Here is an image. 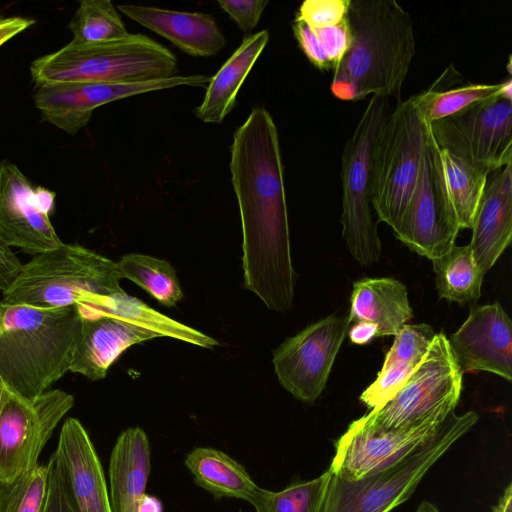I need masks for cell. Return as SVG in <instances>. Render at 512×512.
<instances>
[{
  "label": "cell",
  "mask_w": 512,
  "mask_h": 512,
  "mask_svg": "<svg viewBox=\"0 0 512 512\" xmlns=\"http://www.w3.org/2000/svg\"><path fill=\"white\" fill-rule=\"evenodd\" d=\"M210 78L193 74L140 83H47L36 86L34 102L45 121L74 135L89 123L94 110L102 105L178 86L207 87Z\"/></svg>",
  "instance_id": "obj_14"
},
{
  "label": "cell",
  "mask_w": 512,
  "mask_h": 512,
  "mask_svg": "<svg viewBox=\"0 0 512 512\" xmlns=\"http://www.w3.org/2000/svg\"><path fill=\"white\" fill-rule=\"evenodd\" d=\"M47 484V464H38L13 481H0V512H41Z\"/></svg>",
  "instance_id": "obj_33"
},
{
  "label": "cell",
  "mask_w": 512,
  "mask_h": 512,
  "mask_svg": "<svg viewBox=\"0 0 512 512\" xmlns=\"http://www.w3.org/2000/svg\"><path fill=\"white\" fill-rule=\"evenodd\" d=\"M429 128L439 149L489 174L512 163V99L476 102Z\"/></svg>",
  "instance_id": "obj_10"
},
{
  "label": "cell",
  "mask_w": 512,
  "mask_h": 512,
  "mask_svg": "<svg viewBox=\"0 0 512 512\" xmlns=\"http://www.w3.org/2000/svg\"><path fill=\"white\" fill-rule=\"evenodd\" d=\"M219 7L228 14L243 32L253 30L266 8V0H219Z\"/></svg>",
  "instance_id": "obj_37"
},
{
  "label": "cell",
  "mask_w": 512,
  "mask_h": 512,
  "mask_svg": "<svg viewBox=\"0 0 512 512\" xmlns=\"http://www.w3.org/2000/svg\"><path fill=\"white\" fill-rule=\"evenodd\" d=\"M388 114V98L372 96L341 157L342 236L350 254L363 266L376 263L382 253L372 214L371 173L376 142Z\"/></svg>",
  "instance_id": "obj_8"
},
{
  "label": "cell",
  "mask_w": 512,
  "mask_h": 512,
  "mask_svg": "<svg viewBox=\"0 0 512 512\" xmlns=\"http://www.w3.org/2000/svg\"><path fill=\"white\" fill-rule=\"evenodd\" d=\"M431 261L439 298L460 305L475 303L480 298L484 275L469 245L454 244L447 253Z\"/></svg>",
  "instance_id": "obj_28"
},
{
  "label": "cell",
  "mask_w": 512,
  "mask_h": 512,
  "mask_svg": "<svg viewBox=\"0 0 512 512\" xmlns=\"http://www.w3.org/2000/svg\"><path fill=\"white\" fill-rule=\"evenodd\" d=\"M351 0H306L300 5L295 19L312 28L337 25L344 21Z\"/></svg>",
  "instance_id": "obj_36"
},
{
  "label": "cell",
  "mask_w": 512,
  "mask_h": 512,
  "mask_svg": "<svg viewBox=\"0 0 512 512\" xmlns=\"http://www.w3.org/2000/svg\"><path fill=\"white\" fill-rule=\"evenodd\" d=\"M113 260L78 244L34 255L4 291L3 301L40 308L78 307L92 295L124 293Z\"/></svg>",
  "instance_id": "obj_5"
},
{
  "label": "cell",
  "mask_w": 512,
  "mask_h": 512,
  "mask_svg": "<svg viewBox=\"0 0 512 512\" xmlns=\"http://www.w3.org/2000/svg\"><path fill=\"white\" fill-rule=\"evenodd\" d=\"M48 484L41 512H74L67 498L60 469L54 453L48 463Z\"/></svg>",
  "instance_id": "obj_38"
},
{
  "label": "cell",
  "mask_w": 512,
  "mask_h": 512,
  "mask_svg": "<svg viewBox=\"0 0 512 512\" xmlns=\"http://www.w3.org/2000/svg\"><path fill=\"white\" fill-rule=\"evenodd\" d=\"M117 9L194 57L215 56L227 44L214 17L207 13L134 4H120Z\"/></svg>",
  "instance_id": "obj_21"
},
{
  "label": "cell",
  "mask_w": 512,
  "mask_h": 512,
  "mask_svg": "<svg viewBox=\"0 0 512 512\" xmlns=\"http://www.w3.org/2000/svg\"><path fill=\"white\" fill-rule=\"evenodd\" d=\"M478 419L474 411L453 412L432 437L398 462L357 480L332 474L323 512H390L410 498L429 469Z\"/></svg>",
  "instance_id": "obj_6"
},
{
  "label": "cell",
  "mask_w": 512,
  "mask_h": 512,
  "mask_svg": "<svg viewBox=\"0 0 512 512\" xmlns=\"http://www.w3.org/2000/svg\"><path fill=\"white\" fill-rule=\"evenodd\" d=\"M22 263L11 247L0 240V291L3 293L14 282Z\"/></svg>",
  "instance_id": "obj_39"
},
{
  "label": "cell",
  "mask_w": 512,
  "mask_h": 512,
  "mask_svg": "<svg viewBox=\"0 0 512 512\" xmlns=\"http://www.w3.org/2000/svg\"><path fill=\"white\" fill-rule=\"evenodd\" d=\"M459 230L443 187L438 146L429 128L419 176L394 233L412 251L433 260L451 249Z\"/></svg>",
  "instance_id": "obj_13"
},
{
  "label": "cell",
  "mask_w": 512,
  "mask_h": 512,
  "mask_svg": "<svg viewBox=\"0 0 512 512\" xmlns=\"http://www.w3.org/2000/svg\"><path fill=\"white\" fill-rule=\"evenodd\" d=\"M35 23L34 19L21 16H0V47L14 36L25 31Z\"/></svg>",
  "instance_id": "obj_40"
},
{
  "label": "cell",
  "mask_w": 512,
  "mask_h": 512,
  "mask_svg": "<svg viewBox=\"0 0 512 512\" xmlns=\"http://www.w3.org/2000/svg\"><path fill=\"white\" fill-rule=\"evenodd\" d=\"M497 95L512 99L510 76L496 84H467L455 88H445L438 78L429 89L412 98L424 120L430 124Z\"/></svg>",
  "instance_id": "obj_27"
},
{
  "label": "cell",
  "mask_w": 512,
  "mask_h": 512,
  "mask_svg": "<svg viewBox=\"0 0 512 512\" xmlns=\"http://www.w3.org/2000/svg\"><path fill=\"white\" fill-rule=\"evenodd\" d=\"M415 369L400 362L383 364L375 381L360 395V401L371 410L384 405L399 392Z\"/></svg>",
  "instance_id": "obj_35"
},
{
  "label": "cell",
  "mask_w": 512,
  "mask_h": 512,
  "mask_svg": "<svg viewBox=\"0 0 512 512\" xmlns=\"http://www.w3.org/2000/svg\"><path fill=\"white\" fill-rule=\"evenodd\" d=\"M81 325L74 306L40 308L0 300V376L8 390L33 398L70 371Z\"/></svg>",
  "instance_id": "obj_3"
},
{
  "label": "cell",
  "mask_w": 512,
  "mask_h": 512,
  "mask_svg": "<svg viewBox=\"0 0 512 512\" xmlns=\"http://www.w3.org/2000/svg\"><path fill=\"white\" fill-rule=\"evenodd\" d=\"M448 342L462 374L484 371L512 380V322L499 302L471 307Z\"/></svg>",
  "instance_id": "obj_17"
},
{
  "label": "cell",
  "mask_w": 512,
  "mask_h": 512,
  "mask_svg": "<svg viewBox=\"0 0 512 512\" xmlns=\"http://www.w3.org/2000/svg\"><path fill=\"white\" fill-rule=\"evenodd\" d=\"M429 136V124L412 96L398 101L376 142L371 201L378 220L396 231L415 188Z\"/></svg>",
  "instance_id": "obj_7"
},
{
  "label": "cell",
  "mask_w": 512,
  "mask_h": 512,
  "mask_svg": "<svg viewBox=\"0 0 512 512\" xmlns=\"http://www.w3.org/2000/svg\"><path fill=\"white\" fill-rule=\"evenodd\" d=\"M138 512H164V507L158 497L145 494L139 505Z\"/></svg>",
  "instance_id": "obj_42"
},
{
  "label": "cell",
  "mask_w": 512,
  "mask_h": 512,
  "mask_svg": "<svg viewBox=\"0 0 512 512\" xmlns=\"http://www.w3.org/2000/svg\"><path fill=\"white\" fill-rule=\"evenodd\" d=\"M176 56L143 34L109 42L70 41L35 59L30 74L35 86L57 82L140 83L174 77Z\"/></svg>",
  "instance_id": "obj_4"
},
{
  "label": "cell",
  "mask_w": 512,
  "mask_h": 512,
  "mask_svg": "<svg viewBox=\"0 0 512 512\" xmlns=\"http://www.w3.org/2000/svg\"><path fill=\"white\" fill-rule=\"evenodd\" d=\"M416 512H439V510L434 504L424 500L419 504Z\"/></svg>",
  "instance_id": "obj_44"
},
{
  "label": "cell",
  "mask_w": 512,
  "mask_h": 512,
  "mask_svg": "<svg viewBox=\"0 0 512 512\" xmlns=\"http://www.w3.org/2000/svg\"><path fill=\"white\" fill-rule=\"evenodd\" d=\"M269 41L268 30L243 38L240 46L210 78L194 114L204 123L221 124L236 105L238 91Z\"/></svg>",
  "instance_id": "obj_24"
},
{
  "label": "cell",
  "mask_w": 512,
  "mask_h": 512,
  "mask_svg": "<svg viewBox=\"0 0 512 512\" xmlns=\"http://www.w3.org/2000/svg\"><path fill=\"white\" fill-rule=\"evenodd\" d=\"M77 308L82 325L70 371L92 381L105 378L112 364L131 346L160 337L91 304Z\"/></svg>",
  "instance_id": "obj_19"
},
{
  "label": "cell",
  "mask_w": 512,
  "mask_h": 512,
  "mask_svg": "<svg viewBox=\"0 0 512 512\" xmlns=\"http://www.w3.org/2000/svg\"><path fill=\"white\" fill-rule=\"evenodd\" d=\"M151 470L150 441L136 426L120 433L109 460L111 512H138Z\"/></svg>",
  "instance_id": "obj_22"
},
{
  "label": "cell",
  "mask_w": 512,
  "mask_h": 512,
  "mask_svg": "<svg viewBox=\"0 0 512 512\" xmlns=\"http://www.w3.org/2000/svg\"><path fill=\"white\" fill-rule=\"evenodd\" d=\"M332 472L308 481H294L281 491L258 487L249 503L256 512H323Z\"/></svg>",
  "instance_id": "obj_30"
},
{
  "label": "cell",
  "mask_w": 512,
  "mask_h": 512,
  "mask_svg": "<svg viewBox=\"0 0 512 512\" xmlns=\"http://www.w3.org/2000/svg\"><path fill=\"white\" fill-rule=\"evenodd\" d=\"M7 392H8V388L6 387V385L4 384L1 376H0V409L2 407V404L5 400V397L7 395Z\"/></svg>",
  "instance_id": "obj_45"
},
{
  "label": "cell",
  "mask_w": 512,
  "mask_h": 512,
  "mask_svg": "<svg viewBox=\"0 0 512 512\" xmlns=\"http://www.w3.org/2000/svg\"><path fill=\"white\" fill-rule=\"evenodd\" d=\"M68 27L72 41L77 43H102L129 35L124 22L109 0H82Z\"/></svg>",
  "instance_id": "obj_32"
},
{
  "label": "cell",
  "mask_w": 512,
  "mask_h": 512,
  "mask_svg": "<svg viewBox=\"0 0 512 512\" xmlns=\"http://www.w3.org/2000/svg\"><path fill=\"white\" fill-rule=\"evenodd\" d=\"M436 334L426 323L404 325L394 335V342L383 364L400 362L417 367L427 354Z\"/></svg>",
  "instance_id": "obj_34"
},
{
  "label": "cell",
  "mask_w": 512,
  "mask_h": 512,
  "mask_svg": "<svg viewBox=\"0 0 512 512\" xmlns=\"http://www.w3.org/2000/svg\"><path fill=\"white\" fill-rule=\"evenodd\" d=\"M352 324V327L347 331L352 343L364 345L378 337L377 328L373 324L366 322H356Z\"/></svg>",
  "instance_id": "obj_41"
},
{
  "label": "cell",
  "mask_w": 512,
  "mask_h": 512,
  "mask_svg": "<svg viewBox=\"0 0 512 512\" xmlns=\"http://www.w3.org/2000/svg\"><path fill=\"white\" fill-rule=\"evenodd\" d=\"M230 152L231 182L242 226L244 287L269 310L288 311L296 274L278 131L266 108L251 110L234 131Z\"/></svg>",
  "instance_id": "obj_1"
},
{
  "label": "cell",
  "mask_w": 512,
  "mask_h": 512,
  "mask_svg": "<svg viewBox=\"0 0 512 512\" xmlns=\"http://www.w3.org/2000/svg\"><path fill=\"white\" fill-rule=\"evenodd\" d=\"M462 376L448 338L437 333L422 362L399 392L361 420L377 429H396L455 412L462 391Z\"/></svg>",
  "instance_id": "obj_9"
},
{
  "label": "cell",
  "mask_w": 512,
  "mask_h": 512,
  "mask_svg": "<svg viewBox=\"0 0 512 512\" xmlns=\"http://www.w3.org/2000/svg\"><path fill=\"white\" fill-rule=\"evenodd\" d=\"M292 29L296 41L310 63L321 71H335L351 45L347 18L329 27L312 28L294 19Z\"/></svg>",
  "instance_id": "obj_31"
},
{
  "label": "cell",
  "mask_w": 512,
  "mask_h": 512,
  "mask_svg": "<svg viewBox=\"0 0 512 512\" xmlns=\"http://www.w3.org/2000/svg\"><path fill=\"white\" fill-rule=\"evenodd\" d=\"M54 455L74 512H111L102 464L79 420L64 422Z\"/></svg>",
  "instance_id": "obj_18"
},
{
  "label": "cell",
  "mask_w": 512,
  "mask_h": 512,
  "mask_svg": "<svg viewBox=\"0 0 512 512\" xmlns=\"http://www.w3.org/2000/svg\"><path fill=\"white\" fill-rule=\"evenodd\" d=\"M443 187L460 229L471 228L475 213L484 194L486 171L439 149Z\"/></svg>",
  "instance_id": "obj_26"
},
{
  "label": "cell",
  "mask_w": 512,
  "mask_h": 512,
  "mask_svg": "<svg viewBox=\"0 0 512 512\" xmlns=\"http://www.w3.org/2000/svg\"><path fill=\"white\" fill-rule=\"evenodd\" d=\"M73 406V395L61 389L33 398L8 390L0 409V481H13L38 465L42 449Z\"/></svg>",
  "instance_id": "obj_11"
},
{
  "label": "cell",
  "mask_w": 512,
  "mask_h": 512,
  "mask_svg": "<svg viewBox=\"0 0 512 512\" xmlns=\"http://www.w3.org/2000/svg\"><path fill=\"white\" fill-rule=\"evenodd\" d=\"M349 326L348 313L333 314L286 338L273 350L277 379L295 399L313 404L322 394Z\"/></svg>",
  "instance_id": "obj_12"
},
{
  "label": "cell",
  "mask_w": 512,
  "mask_h": 512,
  "mask_svg": "<svg viewBox=\"0 0 512 512\" xmlns=\"http://www.w3.org/2000/svg\"><path fill=\"white\" fill-rule=\"evenodd\" d=\"M116 263L121 278L141 287L161 305L171 308L183 299L176 270L166 260L141 253H127Z\"/></svg>",
  "instance_id": "obj_29"
},
{
  "label": "cell",
  "mask_w": 512,
  "mask_h": 512,
  "mask_svg": "<svg viewBox=\"0 0 512 512\" xmlns=\"http://www.w3.org/2000/svg\"><path fill=\"white\" fill-rule=\"evenodd\" d=\"M184 464L195 483L216 498L248 502L259 487L239 462L215 448H194L187 454Z\"/></svg>",
  "instance_id": "obj_25"
},
{
  "label": "cell",
  "mask_w": 512,
  "mask_h": 512,
  "mask_svg": "<svg viewBox=\"0 0 512 512\" xmlns=\"http://www.w3.org/2000/svg\"><path fill=\"white\" fill-rule=\"evenodd\" d=\"M54 210L53 191L33 186L14 163L1 161V241L33 256L59 247L63 242L50 221Z\"/></svg>",
  "instance_id": "obj_15"
},
{
  "label": "cell",
  "mask_w": 512,
  "mask_h": 512,
  "mask_svg": "<svg viewBox=\"0 0 512 512\" xmlns=\"http://www.w3.org/2000/svg\"><path fill=\"white\" fill-rule=\"evenodd\" d=\"M493 512H512V485L508 484L497 505L492 507Z\"/></svg>",
  "instance_id": "obj_43"
},
{
  "label": "cell",
  "mask_w": 512,
  "mask_h": 512,
  "mask_svg": "<svg viewBox=\"0 0 512 512\" xmlns=\"http://www.w3.org/2000/svg\"><path fill=\"white\" fill-rule=\"evenodd\" d=\"M348 316L350 324H373L378 337L395 335L413 317L407 288L391 277L360 279L353 284Z\"/></svg>",
  "instance_id": "obj_23"
},
{
  "label": "cell",
  "mask_w": 512,
  "mask_h": 512,
  "mask_svg": "<svg viewBox=\"0 0 512 512\" xmlns=\"http://www.w3.org/2000/svg\"><path fill=\"white\" fill-rule=\"evenodd\" d=\"M351 45L333 72L335 97L398 96L416 54L413 21L395 0H351Z\"/></svg>",
  "instance_id": "obj_2"
},
{
  "label": "cell",
  "mask_w": 512,
  "mask_h": 512,
  "mask_svg": "<svg viewBox=\"0 0 512 512\" xmlns=\"http://www.w3.org/2000/svg\"><path fill=\"white\" fill-rule=\"evenodd\" d=\"M491 173L470 228L472 237L468 244L484 276L512 238V163Z\"/></svg>",
  "instance_id": "obj_20"
},
{
  "label": "cell",
  "mask_w": 512,
  "mask_h": 512,
  "mask_svg": "<svg viewBox=\"0 0 512 512\" xmlns=\"http://www.w3.org/2000/svg\"><path fill=\"white\" fill-rule=\"evenodd\" d=\"M447 418L389 430L370 427L358 418L335 443L329 470L339 478L357 480L386 468L432 437Z\"/></svg>",
  "instance_id": "obj_16"
}]
</instances>
